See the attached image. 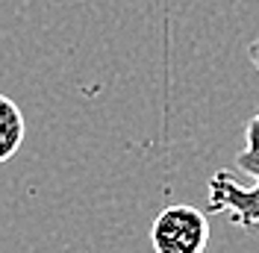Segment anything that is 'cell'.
<instances>
[{"label": "cell", "mask_w": 259, "mask_h": 253, "mask_svg": "<svg viewBox=\"0 0 259 253\" xmlns=\"http://www.w3.org/2000/svg\"><path fill=\"white\" fill-rule=\"evenodd\" d=\"M236 168L250 180H259V112L244 126V147L236 153Z\"/></svg>", "instance_id": "cell-4"}, {"label": "cell", "mask_w": 259, "mask_h": 253, "mask_svg": "<svg viewBox=\"0 0 259 253\" xmlns=\"http://www.w3.org/2000/svg\"><path fill=\"white\" fill-rule=\"evenodd\" d=\"M24 133H27L24 112L18 109V103L12 97L0 95V165L9 162V159L21 150Z\"/></svg>", "instance_id": "cell-3"}, {"label": "cell", "mask_w": 259, "mask_h": 253, "mask_svg": "<svg viewBox=\"0 0 259 253\" xmlns=\"http://www.w3.org/2000/svg\"><path fill=\"white\" fill-rule=\"evenodd\" d=\"M153 253H203L209 244V218L189 203L165 206L150 224Z\"/></svg>", "instance_id": "cell-1"}, {"label": "cell", "mask_w": 259, "mask_h": 253, "mask_svg": "<svg viewBox=\"0 0 259 253\" xmlns=\"http://www.w3.org/2000/svg\"><path fill=\"white\" fill-rule=\"evenodd\" d=\"M247 56H250V62L256 65V71H259V38H253V41L247 45Z\"/></svg>", "instance_id": "cell-5"}, {"label": "cell", "mask_w": 259, "mask_h": 253, "mask_svg": "<svg viewBox=\"0 0 259 253\" xmlns=\"http://www.w3.org/2000/svg\"><path fill=\"white\" fill-rule=\"evenodd\" d=\"M206 212H224L233 224L259 230V180L253 186H239L227 171L212 174Z\"/></svg>", "instance_id": "cell-2"}]
</instances>
